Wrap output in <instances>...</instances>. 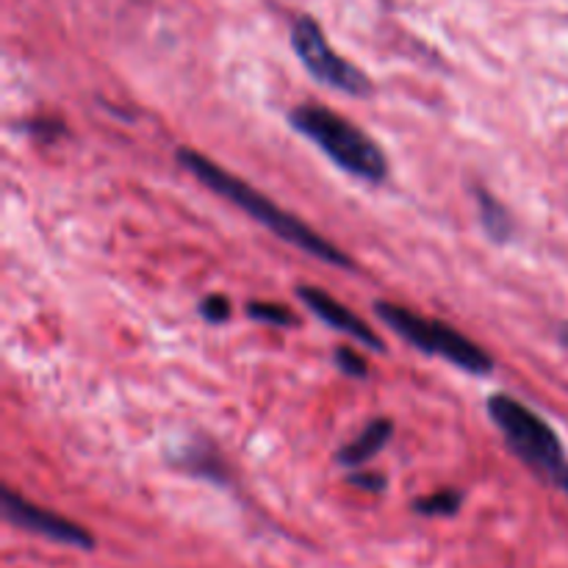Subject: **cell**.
Instances as JSON below:
<instances>
[{
  "label": "cell",
  "mask_w": 568,
  "mask_h": 568,
  "mask_svg": "<svg viewBox=\"0 0 568 568\" xmlns=\"http://www.w3.org/2000/svg\"><path fill=\"white\" fill-rule=\"evenodd\" d=\"M560 483H564V488H566V494H568V466H566V471H564V477H560Z\"/></svg>",
  "instance_id": "2e32d148"
},
{
  "label": "cell",
  "mask_w": 568,
  "mask_h": 568,
  "mask_svg": "<svg viewBox=\"0 0 568 568\" xmlns=\"http://www.w3.org/2000/svg\"><path fill=\"white\" fill-rule=\"evenodd\" d=\"M3 514L6 519L14 527L28 532H37V536L50 538V541L67 544V547L75 549H94L92 532L83 530L75 521L64 519V516L53 514L48 508H39V505L28 503L26 497H20L17 491H11L9 486L3 488Z\"/></svg>",
  "instance_id": "8992f818"
},
{
  "label": "cell",
  "mask_w": 568,
  "mask_h": 568,
  "mask_svg": "<svg viewBox=\"0 0 568 568\" xmlns=\"http://www.w3.org/2000/svg\"><path fill=\"white\" fill-rule=\"evenodd\" d=\"M297 297L303 300L305 308H311V314L320 316L325 325H331L333 331H342L347 333V336H353L355 342H361L364 347L375 349V353H383L386 349V344H383V338L377 336L375 331H372L369 325H366L361 316H355L353 311L347 308L344 303H338L336 297H331L327 292H322V288L316 286H300L297 288Z\"/></svg>",
  "instance_id": "52a82bcc"
},
{
  "label": "cell",
  "mask_w": 568,
  "mask_h": 568,
  "mask_svg": "<svg viewBox=\"0 0 568 568\" xmlns=\"http://www.w3.org/2000/svg\"><path fill=\"white\" fill-rule=\"evenodd\" d=\"M247 314L250 320L264 322V325H275V327L297 325V316H294L286 305H277V303H250Z\"/></svg>",
  "instance_id": "7c38bea8"
},
{
  "label": "cell",
  "mask_w": 568,
  "mask_h": 568,
  "mask_svg": "<svg viewBox=\"0 0 568 568\" xmlns=\"http://www.w3.org/2000/svg\"><path fill=\"white\" fill-rule=\"evenodd\" d=\"M349 483L364 488V491H383V488H386V477L377 475V471H369V475H358V471H355V475L349 477Z\"/></svg>",
  "instance_id": "9a60e30c"
},
{
  "label": "cell",
  "mask_w": 568,
  "mask_h": 568,
  "mask_svg": "<svg viewBox=\"0 0 568 568\" xmlns=\"http://www.w3.org/2000/svg\"><path fill=\"white\" fill-rule=\"evenodd\" d=\"M175 464L181 466V469H189L192 475L205 477V480H214V483L225 480V464H222V458L214 453V449L205 447V444L200 442L189 444L183 453H178Z\"/></svg>",
  "instance_id": "9c48e42d"
},
{
  "label": "cell",
  "mask_w": 568,
  "mask_h": 568,
  "mask_svg": "<svg viewBox=\"0 0 568 568\" xmlns=\"http://www.w3.org/2000/svg\"><path fill=\"white\" fill-rule=\"evenodd\" d=\"M394 436V422L392 419H372L347 447H342L336 453V460L342 466H349V469H358V466L369 464L377 453L386 449V444L392 442Z\"/></svg>",
  "instance_id": "ba28073f"
},
{
  "label": "cell",
  "mask_w": 568,
  "mask_h": 568,
  "mask_svg": "<svg viewBox=\"0 0 568 568\" xmlns=\"http://www.w3.org/2000/svg\"><path fill=\"white\" fill-rule=\"evenodd\" d=\"M200 314H203L205 322L220 325V322H225L227 316H231V300L222 297V294H209V297L200 303Z\"/></svg>",
  "instance_id": "4fadbf2b"
},
{
  "label": "cell",
  "mask_w": 568,
  "mask_h": 568,
  "mask_svg": "<svg viewBox=\"0 0 568 568\" xmlns=\"http://www.w3.org/2000/svg\"><path fill=\"white\" fill-rule=\"evenodd\" d=\"M292 48L297 53V59L303 61L305 70L311 72V78H316L325 87L338 89L344 94H353V98H366L372 94V81L366 78L364 70L347 61L344 55H338L336 50L327 44L325 33H322L320 22L314 17L303 14L294 20L292 26Z\"/></svg>",
  "instance_id": "5b68a950"
},
{
  "label": "cell",
  "mask_w": 568,
  "mask_h": 568,
  "mask_svg": "<svg viewBox=\"0 0 568 568\" xmlns=\"http://www.w3.org/2000/svg\"><path fill=\"white\" fill-rule=\"evenodd\" d=\"M488 416L499 433L505 436L508 447L525 460L530 469L541 471L549 477H564L566 471V455L564 444H560L558 433L549 427L547 419L527 408L510 394H494L488 399Z\"/></svg>",
  "instance_id": "277c9868"
},
{
  "label": "cell",
  "mask_w": 568,
  "mask_h": 568,
  "mask_svg": "<svg viewBox=\"0 0 568 568\" xmlns=\"http://www.w3.org/2000/svg\"><path fill=\"white\" fill-rule=\"evenodd\" d=\"M464 505V494L455 488H438L430 497H422L414 503V510L422 516H455Z\"/></svg>",
  "instance_id": "8fae6325"
},
{
  "label": "cell",
  "mask_w": 568,
  "mask_h": 568,
  "mask_svg": "<svg viewBox=\"0 0 568 568\" xmlns=\"http://www.w3.org/2000/svg\"><path fill=\"white\" fill-rule=\"evenodd\" d=\"M336 366L344 372V375H349V377H366V375H369V366H366L364 355L355 353V349H349V347L338 349Z\"/></svg>",
  "instance_id": "5bb4252c"
},
{
  "label": "cell",
  "mask_w": 568,
  "mask_h": 568,
  "mask_svg": "<svg viewBox=\"0 0 568 568\" xmlns=\"http://www.w3.org/2000/svg\"><path fill=\"white\" fill-rule=\"evenodd\" d=\"M178 161H181V164L186 166V170L192 172L200 183H205L211 192H216L220 197H225L227 203H233L236 209L247 211L255 222H261L264 227H270V231L275 233V236H281L283 242L294 244V247H300L303 253L314 255V258L325 261V264H331V266H344V270H349V266H353L349 255H344L336 244L327 242V239L320 236L316 231H311L305 222H300L297 216L288 214V211H283L277 203H272L270 197H264L261 192H255L250 183L239 181L233 172L222 170L220 164H214L211 159H205L203 153L181 148L178 150Z\"/></svg>",
  "instance_id": "6da1fadb"
},
{
  "label": "cell",
  "mask_w": 568,
  "mask_h": 568,
  "mask_svg": "<svg viewBox=\"0 0 568 568\" xmlns=\"http://www.w3.org/2000/svg\"><path fill=\"white\" fill-rule=\"evenodd\" d=\"M294 131L314 142L338 170L361 181L381 183L388 175V159L381 144L327 105L303 103L288 114Z\"/></svg>",
  "instance_id": "7a4b0ae2"
},
{
  "label": "cell",
  "mask_w": 568,
  "mask_h": 568,
  "mask_svg": "<svg viewBox=\"0 0 568 568\" xmlns=\"http://www.w3.org/2000/svg\"><path fill=\"white\" fill-rule=\"evenodd\" d=\"M480 214H483V225H486L488 236L497 239L499 244L508 242L510 233H514V222H510L508 209H505L494 194L480 192Z\"/></svg>",
  "instance_id": "30bf717a"
},
{
  "label": "cell",
  "mask_w": 568,
  "mask_h": 568,
  "mask_svg": "<svg viewBox=\"0 0 568 568\" xmlns=\"http://www.w3.org/2000/svg\"><path fill=\"white\" fill-rule=\"evenodd\" d=\"M375 314L397 333L399 338L410 344V347L422 349L427 355H438V358L449 361L458 369L469 372V375H488L494 369V361L480 344H475L471 338H466L464 333L455 331L447 322L430 320V316L414 314L405 305L386 303V300H377Z\"/></svg>",
  "instance_id": "3957f363"
}]
</instances>
